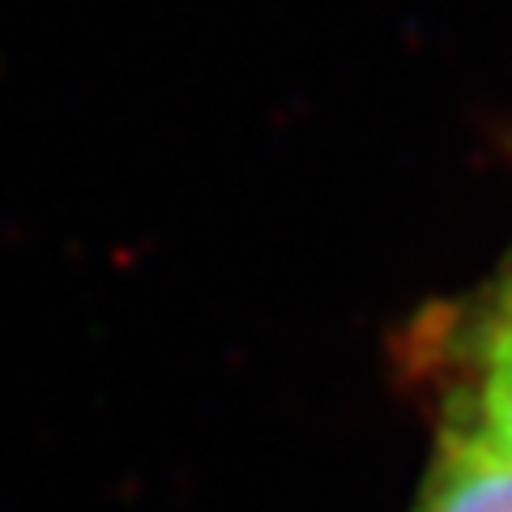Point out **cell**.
<instances>
[{
	"label": "cell",
	"mask_w": 512,
	"mask_h": 512,
	"mask_svg": "<svg viewBox=\"0 0 512 512\" xmlns=\"http://www.w3.org/2000/svg\"><path fill=\"white\" fill-rule=\"evenodd\" d=\"M495 325H504V329H512V274H508V282H504V295H500V303H495Z\"/></svg>",
	"instance_id": "cell-2"
},
{
	"label": "cell",
	"mask_w": 512,
	"mask_h": 512,
	"mask_svg": "<svg viewBox=\"0 0 512 512\" xmlns=\"http://www.w3.org/2000/svg\"><path fill=\"white\" fill-rule=\"evenodd\" d=\"M414 512H512V457L457 419L444 431Z\"/></svg>",
	"instance_id": "cell-1"
}]
</instances>
